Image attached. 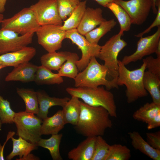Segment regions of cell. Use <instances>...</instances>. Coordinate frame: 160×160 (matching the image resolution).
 Segmentation results:
<instances>
[{
	"label": "cell",
	"mask_w": 160,
	"mask_h": 160,
	"mask_svg": "<svg viewBox=\"0 0 160 160\" xmlns=\"http://www.w3.org/2000/svg\"><path fill=\"white\" fill-rule=\"evenodd\" d=\"M81 112L75 126L76 131L84 136H103L105 130L111 128L112 121L108 111L103 107L93 106L81 101Z\"/></svg>",
	"instance_id": "obj_1"
},
{
	"label": "cell",
	"mask_w": 160,
	"mask_h": 160,
	"mask_svg": "<svg viewBox=\"0 0 160 160\" xmlns=\"http://www.w3.org/2000/svg\"><path fill=\"white\" fill-rule=\"evenodd\" d=\"M71 96L81 99L86 104L105 108L110 116L117 118L116 107L113 93L103 86L95 88L69 87L66 89Z\"/></svg>",
	"instance_id": "obj_2"
},
{
	"label": "cell",
	"mask_w": 160,
	"mask_h": 160,
	"mask_svg": "<svg viewBox=\"0 0 160 160\" xmlns=\"http://www.w3.org/2000/svg\"><path fill=\"white\" fill-rule=\"evenodd\" d=\"M118 76L116 83L117 85H125L126 87V96L128 103H133L138 99L148 95L144 88L143 78L146 68L144 62L139 68L129 70L120 60L118 61Z\"/></svg>",
	"instance_id": "obj_3"
},
{
	"label": "cell",
	"mask_w": 160,
	"mask_h": 160,
	"mask_svg": "<svg viewBox=\"0 0 160 160\" xmlns=\"http://www.w3.org/2000/svg\"><path fill=\"white\" fill-rule=\"evenodd\" d=\"M108 76L110 77L107 68L104 65L100 64L95 57H93L85 68L74 79V86L76 87L95 88L103 85L108 90L118 88L116 83L108 79Z\"/></svg>",
	"instance_id": "obj_4"
},
{
	"label": "cell",
	"mask_w": 160,
	"mask_h": 160,
	"mask_svg": "<svg viewBox=\"0 0 160 160\" xmlns=\"http://www.w3.org/2000/svg\"><path fill=\"white\" fill-rule=\"evenodd\" d=\"M123 34L119 32L111 37L101 46L98 57L104 61L109 76L116 83L119 69L117 57L119 52L127 45V43L121 39Z\"/></svg>",
	"instance_id": "obj_5"
},
{
	"label": "cell",
	"mask_w": 160,
	"mask_h": 160,
	"mask_svg": "<svg viewBox=\"0 0 160 160\" xmlns=\"http://www.w3.org/2000/svg\"><path fill=\"white\" fill-rule=\"evenodd\" d=\"M34 114L25 111L15 113L14 122L17 128V135L31 143H36L41 138L43 120Z\"/></svg>",
	"instance_id": "obj_6"
},
{
	"label": "cell",
	"mask_w": 160,
	"mask_h": 160,
	"mask_svg": "<svg viewBox=\"0 0 160 160\" xmlns=\"http://www.w3.org/2000/svg\"><path fill=\"white\" fill-rule=\"evenodd\" d=\"M1 24V28L12 30L20 35L35 32L40 26L30 7L24 8L11 17L4 19Z\"/></svg>",
	"instance_id": "obj_7"
},
{
	"label": "cell",
	"mask_w": 160,
	"mask_h": 160,
	"mask_svg": "<svg viewBox=\"0 0 160 160\" xmlns=\"http://www.w3.org/2000/svg\"><path fill=\"white\" fill-rule=\"evenodd\" d=\"M65 38L71 40L81 51V58L76 62L79 71H81L85 68L92 57L98 58L101 46L89 42L76 29L65 31Z\"/></svg>",
	"instance_id": "obj_8"
},
{
	"label": "cell",
	"mask_w": 160,
	"mask_h": 160,
	"mask_svg": "<svg viewBox=\"0 0 160 160\" xmlns=\"http://www.w3.org/2000/svg\"><path fill=\"white\" fill-rule=\"evenodd\" d=\"M61 25L41 26L35 32L38 43L48 52L56 51L62 47V42L65 39V31L60 28Z\"/></svg>",
	"instance_id": "obj_9"
},
{
	"label": "cell",
	"mask_w": 160,
	"mask_h": 160,
	"mask_svg": "<svg viewBox=\"0 0 160 160\" xmlns=\"http://www.w3.org/2000/svg\"><path fill=\"white\" fill-rule=\"evenodd\" d=\"M33 12L40 26L62 25L63 20L58 12L56 0H39L29 7Z\"/></svg>",
	"instance_id": "obj_10"
},
{
	"label": "cell",
	"mask_w": 160,
	"mask_h": 160,
	"mask_svg": "<svg viewBox=\"0 0 160 160\" xmlns=\"http://www.w3.org/2000/svg\"><path fill=\"white\" fill-rule=\"evenodd\" d=\"M34 32L20 35L11 30L0 29V55L25 47L32 42Z\"/></svg>",
	"instance_id": "obj_11"
},
{
	"label": "cell",
	"mask_w": 160,
	"mask_h": 160,
	"mask_svg": "<svg viewBox=\"0 0 160 160\" xmlns=\"http://www.w3.org/2000/svg\"><path fill=\"white\" fill-rule=\"evenodd\" d=\"M128 14L132 24L140 25L146 20L152 8L151 0H115Z\"/></svg>",
	"instance_id": "obj_12"
},
{
	"label": "cell",
	"mask_w": 160,
	"mask_h": 160,
	"mask_svg": "<svg viewBox=\"0 0 160 160\" xmlns=\"http://www.w3.org/2000/svg\"><path fill=\"white\" fill-rule=\"evenodd\" d=\"M160 42V26L153 34L140 37L136 51L129 55L125 56L121 61L125 65L141 60L144 57L155 53Z\"/></svg>",
	"instance_id": "obj_13"
},
{
	"label": "cell",
	"mask_w": 160,
	"mask_h": 160,
	"mask_svg": "<svg viewBox=\"0 0 160 160\" xmlns=\"http://www.w3.org/2000/svg\"><path fill=\"white\" fill-rule=\"evenodd\" d=\"M36 50L33 47H27L19 50L0 55V65L4 68L16 67L29 62L35 56Z\"/></svg>",
	"instance_id": "obj_14"
},
{
	"label": "cell",
	"mask_w": 160,
	"mask_h": 160,
	"mask_svg": "<svg viewBox=\"0 0 160 160\" xmlns=\"http://www.w3.org/2000/svg\"><path fill=\"white\" fill-rule=\"evenodd\" d=\"M106 20L103 16V10L100 8H86L81 21L76 29L84 36Z\"/></svg>",
	"instance_id": "obj_15"
},
{
	"label": "cell",
	"mask_w": 160,
	"mask_h": 160,
	"mask_svg": "<svg viewBox=\"0 0 160 160\" xmlns=\"http://www.w3.org/2000/svg\"><path fill=\"white\" fill-rule=\"evenodd\" d=\"M38 66L29 62L14 67L5 78L7 81H19L23 82L34 81Z\"/></svg>",
	"instance_id": "obj_16"
},
{
	"label": "cell",
	"mask_w": 160,
	"mask_h": 160,
	"mask_svg": "<svg viewBox=\"0 0 160 160\" xmlns=\"http://www.w3.org/2000/svg\"><path fill=\"white\" fill-rule=\"evenodd\" d=\"M96 137H87L76 148L68 152V158L72 160H91L94 153Z\"/></svg>",
	"instance_id": "obj_17"
},
{
	"label": "cell",
	"mask_w": 160,
	"mask_h": 160,
	"mask_svg": "<svg viewBox=\"0 0 160 160\" xmlns=\"http://www.w3.org/2000/svg\"><path fill=\"white\" fill-rule=\"evenodd\" d=\"M39 110L37 116L42 120L47 117L49 108L55 106L63 107L69 100L68 97L60 98L50 97L42 91L37 92Z\"/></svg>",
	"instance_id": "obj_18"
},
{
	"label": "cell",
	"mask_w": 160,
	"mask_h": 160,
	"mask_svg": "<svg viewBox=\"0 0 160 160\" xmlns=\"http://www.w3.org/2000/svg\"><path fill=\"white\" fill-rule=\"evenodd\" d=\"M128 134L133 147L153 160H160V150L151 147L137 132L133 131Z\"/></svg>",
	"instance_id": "obj_19"
},
{
	"label": "cell",
	"mask_w": 160,
	"mask_h": 160,
	"mask_svg": "<svg viewBox=\"0 0 160 160\" xmlns=\"http://www.w3.org/2000/svg\"><path fill=\"white\" fill-rule=\"evenodd\" d=\"M65 124L62 110H59L52 116L47 117L43 120L41 129V135L57 134Z\"/></svg>",
	"instance_id": "obj_20"
},
{
	"label": "cell",
	"mask_w": 160,
	"mask_h": 160,
	"mask_svg": "<svg viewBox=\"0 0 160 160\" xmlns=\"http://www.w3.org/2000/svg\"><path fill=\"white\" fill-rule=\"evenodd\" d=\"M79 98L72 96L71 99L62 110L65 124L76 125L79 119L81 112V104Z\"/></svg>",
	"instance_id": "obj_21"
},
{
	"label": "cell",
	"mask_w": 160,
	"mask_h": 160,
	"mask_svg": "<svg viewBox=\"0 0 160 160\" xmlns=\"http://www.w3.org/2000/svg\"><path fill=\"white\" fill-rule=\"evenodd\" d=\"M70 52L68 51L48 52L41 57V65L51 70L58 71L66 60Z\"/></svg>",
	"instance_id": "obj_22"
},
{
	"label": "cell",
	"mask_w": 160,
	"mask_h": 160,
	"mask_svg": "<svg viewBox=\"0 0 160 160\" xmlns=\"http://www.w3.org/2000/svg\"><path fill=\"white\" fill-rule=\"evenodd\" d=\"M11 138L13 144L12 150L7 156V160H11L15 156L18 155L19 158L16 159L20 160L30 153L32 151L37 148L36 143L28 142L20 137L18 139L13 137Z\"/></svg>",
	"instance_id": "obj_23"
},
{
	"label": "cell",
	"mask_w": 160,
	"mask_h": 160,
	"mask_svg": "<svg viewBox=\"0 0 160 160\" xmlns=\"http://www.w3.org/2000/svg\"><path fill=\"white\" fill-rule=\"evenodd\" d=\"M160 78L147 71L143 78L144 88L150 93L152 102L158 105H160Z\"/></svg>",
	"instance_id": "obj_24"
},
{
	"label": "cell",
	"mask_w": 160,
	"mask_h": 160,
	"mask_svg": "<svg viewBox=\"0 0 160 160\" xmlns=\"http://www.w3.org/2000/svg\"><path fill=\"white\" fill-rule=\"evenodd\" d=\"M62 77L58 73L52 72L51 70L42 65L38 66L34 81L41 84H60L63 82Z\"/></svg>",
	"instance_id": "obj_25"
},
{
	"label": "cell",
	"mask_w": 160,
	"mask_h": 160,
	"mask_svg": "<svg viewBox=\"0 0 160 160\" xmlns=\"http://www.w3.org/2000/svg\"><path fill=\"white\" fill-rule=\"evenodd\" d=\"M160 113V105L152 102L147 103L136 111L133 114V118L147 124Z\"/></svg>",
	"instance_id": "obj_26"
},
{
	"label": "cell",
	"mask_w": 160,
	"mask_h": 160,
	"mask_svg": "<svg viewBox=\"0 0 160 160\" xmlns=\"http://www.w3.org/2000/svg\"><path fill=\"white\" fill-rule=\"evenodd\" d=\"M63 136L62 134L52 135L48 139L41 138L36 143L39 146L47 149L53 160H62L59 150V147Z\"/></svg>",
	"instance_id": "obj_27"
},
{
	"label": "cell",
	"mask_w": 160,
	"mask_h": 160,
	"mask_svg": "<svg viewBox=\"0 0 160 160\" xmlns=\"http://www.w3.org/2000/svg\"><path fill=\"white\" fill-rule=\"evenodd\" d=\"M17 92L23 100L25 106V111L37 114L39 110L37 92L28 89L17 88Z\"/></svg>",
	"instance_id": "obj_28"
},
{
	"label": "cell",
	"mask_w": 160,
	"mask_h": 160,
	"mask_svg": "<svg viewBox=\"0 0 160 160\" xmlns=\"http://www.w3.org/2000/svg\"><path fill=\"white\" fill-rule=\"evenodd\" d=\"M106 7L113 13L119 24V32L124 33V31L130 30L132 23L131 20L127 12L119 5L114 2L108 4Z\"/></svg>",
	"instance_id": "obj_29"
},
{
	"label": "cell",
	"mask_w": 160,
	"mask_h": 160,
	"mask_svg": "<svg viewBox=\"0 0 160 160\" xmlns=\"http://www.w3.org/2000/svg\"><path fill=\"white\" fill-rule=\"evenodd\" d=\"M116 23L114 19L106 20L101 23L98 27L86 34L85 37L90 43L98 44L100 39L113 28Z\"/></svg>",
	"instance_id": "obj_30"
},
{
	"label": "cell",
	"mask_w": 160,
	"mask_h": 160,
	"mask_svg": "<svg viewBox=\"0 0 160 160\" xmlns=\"http://www.w3.org/2000/svg\"><path fill=\"white\" fill-rule=\"evenodd\" d=\"M87 1H80L71 15L60 27L62 30L67 31L76 29L79 25L86 8Z\"/></svg>",
	"instance_id": "obj_31"
},
{
	"label": "cell",
	"mask_w": 160,
	"mask_h": 160,
	"mask_svg": "<svg viewBox=\"0 0 160 160\" xmlns=\"http://www.w3.org/2000/svg\"><path fill=\"white\" fill-rule=\"evenodd\" d=\"M79 59L77 54L70 52L66 62L58 71L59 75L74 79L79 73L76 62Z\"/></svg>",
	"instance_id": "obj_32"
},
{
	"label": "cell",
	"mask_w": 160,
	"mask_h": 160,
	"mask_svg": "<svg viewBox=\"0 0 160 160\" xmlns=\"http://www.w3.org/2000/svg\"><path fill=\"white\" fill-rule=\"evenodd\" d=\"M131 156V151L127 146L114 144L110 145L106 160H128Z\"/></svg>",
	"instance_id": "obj_33"
},
{
	"label": "cell",
	"mask_w": 160,
	"mask_h": 160,
	"mask_svg": "<svg viewBox=\"0 0 160 160\" xmlns=\"http://www.w3.org/2000/svg\"><path fill=\"white\" fill-rule=\"evenodd\" d=\"M60 16L63 21L67 19L76 7L81 0H56Z\"/></svg>",
	"instance_id": "obj_34"
},
{
	"label": "cell",
	"mask_w": 160,
	"mask_h": 160,
	"mask_svg": "<svg viewBox=\"0 0 160 160\" xmlns=\"http://www.w3.org/2000/svg\"><path fill=\"white\" fill-rule=\"evenodd\" d=\"M110 145L102 136H97L94 153L91 160H106L108 154Z\"/></svg>",
	"instance_id": "obj_35"
},
{
	"label": "cell",
	"mask_w": 160,
	"mask_h": 160,
	"mask_svg": "<svg viewBox=\"0 0 160 160\" xmlns=\"http://www.w3.org/2000/svg\"><path fill=\"white\" fill-rule=\"evenodd\" d=\"M15 113L11 108L9 102L0 95V119L1 124L14 123Z\"/></svg>",
	"instance_id": "obj_36"
},
{
	"label": "cell",
	"mask_w": 160,
	"mask_h": 160,
	"mask_svg": "<svg viewBox=\"0 0 160 160\" xmlns=\"http://www.w3.org/2000/svg\"><path fill=\"white\" fill-rule=\"evenodd\" d=\"M148 71L160 77V57L154 58L150 56L143 59Z\"/></svg>",
	"instance_id": "obj_37"
},
{
	"label": "cell",
	"mask_w": 160,
	"mask_h": 160,
	"mask_svg": "<svg viewBox=\"0 0 160 160\" xmlns=\"http://www.w3.org/2000/svg\"><path fill=\"white\" fill-rule=\"evenodd\" d=\"M147 142L153 148L160 150V131L146 133Z\"/></svg>",
	"instance_id": "obj_38"
},
{
	"label": "cell",
	"mask_w": 160,
	"mask_h": 160,
	"mask_svg": "<svg viewBox=\"0 0 160 160\" xmlns=\"http://www.w3.org/2000/svg\"><path fill=\"white\" fill-rule=\"evenodd\" d=\"M156 5L157 7L156 17L152 23L147 28L143 31L135 35L137 37H141L146 33H149L153 28L160 26V0H157Z\"/></svg>",
	"instance_id": "obj_39"
},
{
	"label": "cell",
	"mask_w": 160,
	"mask_h": 160,
	"mask_svg": "<svg viewBox=\"0 0 160 160\" xmlns=\"http://www.w3.org/2000/svg\"><path fill=\"white\" fill-rule=\"evenodd\" d=\"M147 128L150 130L160 126V113L151 119L147 124Z\"/></svg>",
	"instance_id": "obj_40"
},
{
	"label": "cell",
	"mask_w": 160,
	"mask_h": 160,
	"mask_svg": "<svg viewBox=\"0 0 160 160\" xmlns=\"http://www.w3.org/2000/svg\"><path fill=\"white\" fill-rule=\"evenodd\" d=\"M15 134V132L14 131L9 132L7 136L6 140L4 143L3 145H1L0 143V160H4V150L5 145L8 140L12 137H13Z\"/></svg>",
	"instance_id": "obj_41"
},
{
	"label": "cell",
	"mask_w": 160,
	"mask_h": 160,
	"mask_svg": "<svg viewBox=\"0 0 160 160\" xmlns=\"http://www.w3.org/2000/svg\"><path fill=\"white\" fill-rule=\"evenodd\" d=\"M99 4L102 6L106 7L107 5L109 4L115 2V0H95Z\"/></svg>",
	"instance_id": "obj_42"
},
{
	"label": "cell",
	"mask_w": 160,
	"mask_h": 160,
	"mask_svg": "<svg viewBox=\"0 0 160 160\" xmlns=\"http://www.w3.org/2000/svg\"><path fill=\"white\" fill-rule=\"evenodd\" d=\"M39 159L32 154H29L25 157L22 159L20 160H39Z\"/></svg>",
	"instance_id": "obj_43"
},
{
	"label": "cell",
	"mask_w": 160,
	"mask_h": 160,
	"mask_svg": "<svg viewBox=\"0 0 160 160\" xmlns=\"http://www.w3.org/2000/svg\"><path fill=\"white\" fill-rule=\"evenodd\" d=\"M7 0H0V13H3L5 11V6Z\"/></svg>",
	"instance_id": "obj_44"
},
{
	"label": "cell",
	"mask_w": 160,
	"mask_h": 160,
	"mask_svg": "<svg viewBox=\"0 0 160 160\" xmlns=\"http://www.w3.org/2000/svg\"><path fill=\"white\" fill-rule=\"evenodd\" d=\"M157 0H151L152 2V8L153 13L154 14H156L157 10L156 5V2Z\"/></svg>",
	"instance_id": "obj_45"
},
{
	"label": "cell",
	"mask_w": 160,
	"mask_h": 160,
	"mask_svg": "<svg viewBox=\"0 0 160 160\" xmlns=\"http://www.w3.org/2000/svg\"><path fill=\"white\" fill-rule=\"evenodd\" d=\"M155 53L157 57H160V42L158 44Z\"/></svg>",
	"instance_id": "obj_46"
},
{
	"label": "cell",
	"mask_w": 160,
	"mask_h": 160,
	"mask_svg": "<svg viewBox=\"0 0 160 160\" xmlns=\"http://www.w3.org/2000/svg\"><path fill=\"white\" fill-rule=\"evenodd\" d=\"M4 19V15L2 13H0V23H1Z\"/></svg>",
	"instance_id": "obj_47"
},
{
	"label": "cell",
	"mask_w": 160,
	"mask_h": 160,
	"mask_svg": "<svg viewBox=\"0 0 160 160\" xmlns=\"http://www.w3.org/2000/svg\"><path fill=\"white\" fill-rule=\"evenodd\" d=\"M2 124H1V120H0V130H1V125H2Z\"/></svg>",
	"instance_id": "obj_48"
}]
</instances>
